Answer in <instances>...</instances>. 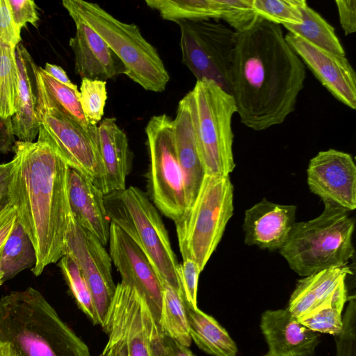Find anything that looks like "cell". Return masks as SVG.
I'll list each match as a JSON object with an SVG mask.
<instances>
[{
  "mask_svg": "<svg viewBox=\"0 0 356 356\" xmlns=\"http://www.w3.org/2000/svg\"><path fill=\"white\" fill-rule=\"evenodd\" d=\"M306 76L305 65L280 25L259 17L236 32L231 95L247 127L263 131L282 124L295 110Z\"/></svg>",
  "mask_w": 356,
  "mask_h": 356,
  "instance_id": "cell-1",
  "label": "cell"
},
{
  "mask_svg": "<svg viewBox=\"0 0 356 356\" xmlns=\"http://www.w3.org/2000/svg\"><path fill=\"white\" fill-rule=\"evenodd\" d=\"M8 200L17 221L29 237L36 256L31 269L40 275L65 254L72 218L70 168L42 142H15Z\"/></svg>",
  "mask_w": 356,
  "mask_h": 356,
  "instance_id": "cell-2",
  "label": "cell"
},
{
  "mask_svg": "<svg viewBox=\"0 0 356 356\" xmlns=\"http://www.w3.org/2000/svg\"><path fill=\"white\" fill-rule=\"evenodd\" d=\"M0 341L20 356H91L87 344L35 289L0 298Z\"/></svg>",
  "mask_w": 356,
  "mask_h": 356,
  "instance_id": "cell-3",
  "label": "cell"
},
{
  "mask_svg": "<svg viewBox=\"0 0 356 356\" xmlns=\"http://www.w3.org/2000/svg\"><path fill=\"white\" fill-rule=\"evenodd\" d=\"M324 205L318 217L295 222L286 241L279 250L291 269L302 277L347 266L354 255V219L341 208Z\"/></svg>",
  "mask_w": 356,
  "mask_h": 356,
  "instance_id": "cell-4",
  "label": "cell"
},
{
  "mask_svg": "<svg viewBox=\"0 0 356 356\" xmlns=\"http://www.w3.org/2000/svg\"><path fill=\"white\" fill-rule=\"evenodd\" d=\"M73 20L87 24L106 42L126 68V75L145 90H165L169 74L155 47L135 24L123 22L99 5L83 0H63Z\"/></svg>",
  "mask_w": 356,
  "mask_h": 356,
  "instance_id": "cell-5",
  "label": "cell"
},
{
  "mask_svg": "<svg viewBox=\"0 0 356 356\" xmlns=\"http://www.w3.org/2000/svg\"><path fill=\"white\" fill-rule=\"evenodd\" d=\"M111 222L124 232L143 251L162 284L183 294L178 264L168 232L157 209L138 188L129 186L104 195Z\"/></svg>",
  "mask_w": 356,
  "mask_h": 356,
  "instance_id": "cell-6",
  "label": "cell"
},
{
  "mask_svg": "<svg viewBox=\"0 0 356 356\" xmlns=\"http://www.w3.org/2000/svg\"><path fill=\"white\" fill-rule=\"evenodd\" d=\"M186 95L205 175L229 176L235 168L232 120L236 107L233 97L206 79L197 81Z\"/></svg>",
  "mask_w": 356,
  "mask_h": 356,
  "instance_id": "cell-7",
  "label": "cell"
},
{
  "mask_svg": "<svg viewBox=\"0 0 356 356\" xmlns=\"http://www.w3.org/2000/svg\"><path fill=\"white\" fill-rule=\"evenodd\" d=\"M233 200L229 176L205 175L193 204L175 221L183 260H193L201 272L233 216Z\"/></svg>",
  "mask_w": 356,
  "mask_h": 356,
  "instance_id": "cell-8",
  "label": "cell"
},
{
  "mask_svg": "<svg viewBox=\"0 0 356 356\" xmlns=\"http://www.w3.org/2000/svg\"><path fill=\"white\" fill-rule=\"evenodd\" d=\"M177 24L183 63L197 81L211 80L231 95L236 32L210 20L183 21Z\"/></svg>",
  "mask_w": 356,
  "mask_h": 356,
  "instance_id": "cell-9",
  "label": "cell"
},
{
  "mask_svg": "<svg viewBox=\"0 0 356 356\" xmlns=\"http://www.w3.org/2000/svg\"><path fill=\"white\" fill-rule=\"evenodd\" d=\"M150 156V187L159 210L175 221L187 208L183 174L177 157L172 119L166 114L152 116L145 127Z\"/></svg>",
  "mask_w": 356,
  "mask_h": 356,
  "instance_id": "cell-10",
  "label": "cell"
},
{
  "mask_svg": "<svg viewBox=\"0 0 356 356\" xmlns=\"http://www.w3.org/2000/svg\"><path fill=\"white\" fill-rule=\"evenodd\" d=\"M37 114L40 123L37 141L47 144L70 168L97 186L103 176L97 125L86 129L54 108L38 109Z\"/></svg>",
  "mask_w": 356,
  "mask_h": 356,
  "instance_id": "cell-11",
  "label": "cell"
},
{
  "mask_svg": "<svg viewBox=\"0 0 356 356\" xmlns=\"http://www.w3.org/2000/svg\"><path fill=\"white\" fill-rule=\"evenodd\" d=\"M101 326L108 336L105 347L122 343L129 356H152L159 327L145 300L134 288L117 284Z\"/></svg>",
  "mask_w": 356,
  "mask_h": 356,
  "instance_id": "cell-12",
  "label": "cell"
},
{
  "mask_svg": "<svg viewBox=\"0 0 356 356\" xmlns=\"http://www.w3.org/2000/svg\"><path fill=\"white\" fill-rule=\"evenodd\" d=\"M65 254L71 256L77 264L90 292L98 325H101L116 287L112 277V260L109 253L73 216L67 236Z\"/></svg>",
  "mask_w": 356,
  "mask_h": 356,
  "instance_id": "cell-13",
  "label": "cell"
},
{
  "mask_svg": "<svg viewBox=\"0 0 356 356\" xmlns=\"http://www.w3.org/2000/svg\"><path fill=\"white\" fill-rule=\"evenodd\" d=\"M108 243L110 257L122 282L134 288L145 300L159 325L163 284L152 264L137 244L113 222Z\"/></svg>",
  "mask_w": 356,
  "mask_h": 356,
  "instance_id": "cell-14",
  "label": "cell"
},
{
  "mask_svg": "<svg viewBox=\"0 0 356 356\" xmlns=\"http://www.w3.org/2000/svg\"><path fill=\"white\" fill-rule=\"evenodd\" d=\"M307 184L324 204L346 211L356 208V166L352 156L334 149L319 152L309 163Z\"/></svg>",
  "mask_w": 356,
  "mask_h": 356,
  "instance_id": "cell-15",
  "label": "cell"
},
{
  "mask_svg": "<svg viewBox=\"0 0 356 356\" xmlns=\"http://www.w3.org/2000/svg\"><path fill=\"white\" fill-rule=\"evenodd\" d=\"M285 39L304 65L338 101L356 108V74L346 56L321 48L288 33Z\"/></svg>",
  "mask_w": 356,
  "mask_h": 356,
  "instance_id": "cell-16",
  "label": "cell"
},
{
  "mask_svg": "<svg viewBox=\"0 0 356 356\" xmlns=\"http://www.w3.org/2000/svg\"><path fill=\"white\" fill-rule=\"evenodd\" d=\"M297 207L264 198L245 211L244 243L261 249L280 250L296 222Z\"/></svg>",
  "mask_w": 356,
  "mask_h": 356,
  "instance_id": "cell-17",
  "label": "cell"
},
{
  "mask_svg": "<svg viewBox=\"0 0 356 356\" xmlns=\"http://www.w3.org/2000/svg\"><path fill=\"white\" fill-rule=\"evenodd\" d=\"M75 35L69 44L74 56V71L81 79L106 81L119 74H126V68L102 37L83 22L74 20Z\"/></svg>",
  "mask_w": 356,
  "mask_h": 356,
  "instance_id": "cell-18",
  "label": "cell"
},
{
  "mask_svg": "<svg viewBox=\"0 0 356 356\" xmlns=\"http://www.w3.org/2000/svg\"><path fill=\"white\" fill-rule=\"evenodd\" d=\"M260 328L272 356H313L320 335L302 325L286 309L266 310Z\"/></svg>",
  "mask_w": 356,
  "mask_h": 356,
  "instance_id": "cell-19",
  "label": "cell"
},
{
  "mask_svg": "<svg viewBox=\"0 0 356 356\" xmlns=\"http://www.w3.org/2000/svg\"><path fill=\"white\" fill-rule=\"evenodd\" d=\"M98 149L103 176L97 187L104 195L126 188L131 167V153L124 131L114 118H106L97 125Z\"/></svg>",
  "mask_w": 356,
  "mask_h": 356,
  "instance_id": "cell-20",
  "label": "cell"
},
{
  "mask_svg": "<svg viewBox=\"0 0 356 356\" xmlns=\"http://www.w3.org/2000/svg\"><path fill=\"white\" fill-rule=\"evenodd\" d=\"M69 200L76 222L91 233L103 245L110 236L104 194L90 179L70 168L68 177Z\"/></svg>",
  "mask_w": 356,
  "mask_h": 356,
  "instance_id": "cell-21",
  "label": "cell"
},
{
  "mask_svg": "<svg viewBox=\"0 0 356 356\" xmlns=\"http://www.w3.org/2000/svg\"><path fill=\"white\" fill-rule=\"evenodd\" d=\"M172 134L177 157L184 177L188 209L196 199L205 172L197 149L186 95L179 101L176 116L172 119Z\"/></svg>",
  "mask_w": 356,
  "mask_h": 356,
  "instance_id": "cell-22",
  "label": "cell"
},
{
  "mask_svg": "<svg viewBox=\"0 0 356 356\" xmlns=\"http://www.w3.org/2000/svg\"><path fill=\"white\" fill-rule=\"evenodd\" d=\"M15 56L19 70V84L15 113L12 117L13 132L20 141L33 142L40 129L36 110V65L21 43L15 48Z\"/></svg>",
  "mask_w": 356,
  "mask_h": 356,
  "instance_id": "cell-23",
  "label": "cell"
},
{
  "mask_svg": "<svg viewBox=\"0 0 356 356\" xmlns=\"http://www.w3.org/2000/svg\"><path fill=\"white\" fill-rule=\"evenodd\" d=\"M352 274L348 266L332 267L298 281L286 309L298 320L320 304L337 284Z\"/></svg>",
  "mask_w": 356,
  "mask_h": 356,
  "instance_id": "cell-24",
  "label": "cell"
},
{
  "mask_svg": "<svg viewBox=\"0 0 356 356\" xmlns=\"http://www.w3.org/2000/svg\"><path fill=\"white\" fill-rule=\"evenodd\" d=\"M184 305L191 340L200 349L212 356L236 355V343L213 316L185 301Z\"/></svg>",
  "mask_w": 356,
  "mask_h": 356,
  "instance_id": "cell-25",
  "label": "cell"
},
{
  "mask_svg": "<svg viewBox=\"0 0 356 356\" xmlns=\"http://www.w3.org/2000/svg\"><path fill=\"white\" fill-rule=\"evenodd\" d=\"M38 109L54 108L72 118L86 129L94 126L86 119L79 103V91L73 90L49 75L42 67H35Z\"/></svg>",
  "mask_w": 356,
  "mask_h": 356,
  "instance_id": "cell-26",
  "label": "cell"
},
{
  "mask_svg": "<svg viewBox=\"0 0 356 356\" xmlns=\"http://www.w3.org/2000/svg\"><path fill=\"white\" fill-rule=\"evenodd\" d=\"M345 281L346 278L342 279L320 304L299 321L315 332L339 336L343 327L341 313L348 299Z\"/></svg>",
  "mask_w": 356,
  "mask_h": 356,
  "instance_id": "cell-27",
  "label": "cell"
},
{
  "mask_svg": "<svg viewBox=\"0 0 356 356\" xmlns=\"http://www.w3.org/2000/svg\"><path fill=\"white\" fill-rule=\"evenodd\" d=\"M300 8L302 22L299 26H284L289 33L301 37L325 50L346 56L334 28L318 13L309 7L306 1L301 0Z\"/></svg>",
  "mask_w": 356,
  "mask_h": 356,
  "instance_id": "cell-28",
  "label": "cell"
},
{
  "mask_svg": "<svg viewBox=\"0 0 356 356\" xmlns=\"http://www.w3.org/2000/svg\"><path fill=\"white\" fill-rule=\"evenodd\" d=\"M146 5L157 10L165 20L183 21L221 19L219 0H146Z\"/></svg>",
  "mask_w": 356,
  "mask_h": 356,
  "instance_id": "cell-29",
  "label": "cell"
},
{
  "mask_svg": "<svg viewBox=\"0 0 356 356\" xmlns=\"http://www.w3.org/2000/svg\"><path fill=\"white\" fill-rule=\"evenodd\" d=\"M161 332L181 345L191 344L183 294L163 284L162 304L159 322Z\"/></svg>",
  "mask_w": 356,
  "mask_h": 356,
  "instance_id": "cell-30",
  "label": "cell"
},
{
  "mask_svg": "<svg viewBox=\"0 0 356 356\" xmlns=\"http://www.w3.org/2000/svg\"><path fill=\"white\" fill-rule=\"evenodd\" d=\"M36 263L33 245L20 224L16 221L3 248L1 270L3 282L8 281Z\"/></svg>",
  "mask_w": 356,
  "mask_h": 356,
  "instance_id": "cell-31",
  "label": "cell"
},
{
  "mask_svg": "<svg viewBox=\"0 0 356 356\" xmlns=\"http://www.w3.org/2000/svg\"><path fill=\"white\" fill-rule=\"evenodd\" d=\"M19 70L15 49L0 40V117H13L18 94Z\"/></svg>",
  "mask_w": 356,
  "mask_h": 356,
  "instance_id": "cell-32",
  "label": "cell"
},
{
  "mask_svg": "<svg viewBox=\"0 0 356 356\" xmlns=\"http://www.w3.org/2000/svg\"><path fill=\"white\" fill-rule=\"evenodd\" d=\"M58 266L78 307L94 325H98L90 292L74 259L65 254L59 260Z\"/></svg>",
  "mask_w": 356,
  "mask_h": 356,
  "instance_id": "cell-33",
  "label": "cell"
},
{
  "mask_svg": "<svg viewBox=\"0 0 356 356\" xmlns=\"http://www.w3.org/2000/svg\"><path fill=\"white\" fill-rule=\"evenodd\" d=\"M301 0H252L256 14L275 24L299 26L302 22Z\"/></svg>",
  "mask_w": 356,
  "mask_h": 356,
  "instance_id": "cell-34",
  "label": "cell"
},
{
  "mask_svg": "<svg viewBox=\"0 0 356 356\" xmlns=\"http://www.w3.org/2000/svg\"><path fill=\"white\" fill-rule=\"evenodd\" d=\"M79 99L88 122L97 125L101 121L107 99L106 81L82 79Z\"/></svg>",
  "mask_w": 356,
  "mask_h": 356,
  "instance_id": "cell-35",
  "label": "cell"
},
{
  "mask_svg": "<svg viewBox=\"0 0 356 356\" xmlns=\"http://www.w3.org/2000/svg\"><path fill=\"white\" fill-rule=\"evenodd\" d=\"M221 19L238 33L251 27L260 17L252 8V0H219Z\"/></svg>",
  "mask_w": 356,
  "mask_h": 356,
  "instance_id": "cell-36",
  "label": "cell"
},
{
  "mask_svg": "<svg viewBox=\"0 0 356 356\" xmlns=\"http://www.w3.org/2000/svg\"><path fill=\"white\" fill-rule=\"evenodd\" d=\"M201 270L195 261L192 259L183 260L179 265L178 273L186 303L193 308H197V286Z\"/></svg>",
  "mask_w": 356,
  "mask_h": 356,
  "instance_id": "cell-37",
  "label": "cell"
},
{
  "mask_svg": "<svg viewBox=\"0 0 356 356\" xmlns=\"http://www.w3.org/2000/svg\"><path fill=\"white\" fill-rule=\"evenodd\" d=\"M13 20L19 30L27 23L37 26L39 15L32 0H7Z\"/></svg>",
  "mask_w": 356,
  "mask_h": 356,
  "instance_id": "cell-38",
  "label": "cell"
},
{
  "mask_svg": "<svg viewBox=\"0 0 356 356\" xmlns=\"http://www.w3.org/2000/svg\"><path fill=\"white\" fill-rule=\"evenodd\" d=\"M20 33L7 0H0V40L15 49L21 41Z\"/></svg>",
  "mask_w": 356,
  "mask_h": 356,
  "instance_id": "cell-39",
  "label": "cell"
},
{
  "mask_svg": "<svg viewBox=\"0 0 356 356\" xmlns=\"http://www.w3.org/2000/svg\"><path fill=\"white\" fill-rule=\"evenodd\" d=\"M152 356H195L188 347L163 335L161 331L152 342Z\"/></svg>",
  "mask_w": 356,
  "mask_h": 356,
  "instance_id": "cell-40",
  "label": "cell"
},
{
  "mask_svg": "<svg viewBox=\"0 0 356 356\" xmlns=\"http://www.w3.org/2000/svg\"><path fill=\"white\" fill-rule=\"evenodd\" d=\"M16 221L15 210L13 207L8 203L0 212V286L4 282L1 270L3 250Z\"/></svg>",
  "mask_w": 356,
  "mask_h": 356,
  "instance_id": "cell-41",
  "label": "cell"
},
{
  "mask_svg": "<svg viewBox=\"0 0 356 356\" xmlns=\"http://www.w3.org/2000/svg\"><path fill=\"white\" fill-rule=\"evenodd\" d=\"M339 22L346 35L356 31V1H335Z\"/></svg>",
  "mask_w": 356,
  "mask_h": 356,
  "instance_id": "cell-42",
  "label": "cell"
},
{
  "mask_svg": "<svg viewBox=\"0 0 356 356\" xmlns=\"http://www.w3.org/2000/svg\"><path fill=\"white\" fill-rule=\"evenodd\" d=\"M15 142L12 118L0 117V152L7 154L13 152Z\"/></svg>",
  "mask_w": 356,
  "mask_h": 356,
  "instance_id": "cell-43",
  "label": "cell"
},
{
  "mask_svg": "<svg viewBox=\"0 0 356 356\" xmlns=\"http://www.w3.org/2000/svg\"><path fill=\"white\" fill-rule=\"evenodd\" d=\"M13 167V160L0 164V212L8 204V195Z\"/></svg>",
  "mask_w": 356,
  "mask_h": 356,
  "instance_id": "cell-44",
  "label": "cell"
},
{
  "mask_svg": "<svg viewBox=\"0 0 356 356\" xmlns=\"http://www.w3.org/2000/svg\"><path fill=\"white\" fill-rule=\"evenodd\" d=\"M44 70L52 78L69 88L78 90L76 85L73 83L67 76L65 70L60 66L47 63Z\"/></svg>",
  "mask_w": 356,
  "mask_h": 356,
  "instance_id": "cell-45",
  "label": "cell"
},
{
  "mask_svg": "<svg viewBox=\"0 0 356 356\" xmlns=\"http://www.w3.org/2000/svg\"><path fill=\"white\" fill-rule=\"evenodd\" d=\"M99 356H129V354L122 343H117L109 347H104Z\"/></svg>",
  "mask_w": 356,
  "mask_h": 356,
  "instance_id": "cell-46",
  "label": "cell"
},
{
  "mask_svg": "<svg viewBox=\"0 0 356 356\" xmlns=\"http://www.w3.org/2000/svg\"><path fill=\"white\" fill-rule=\"evenodd\" d=\"M0 356H20V355L10 342L0 341Z\"/></svg>",
  "mask_w": 356,
  "mask_h": 356,
  "instance_id": "cell-47",
  "label": "cell"
},
{
  "mask_svg": "<svg viewBox=\"0 0 356 356\" xmlns=\"http://www.w3.org/2000/svg\"><path fill=\"white\" fill-rule=\"evenodd\" d=\"M261 356H272L271 354L268 351L266 354L261 355Z\"/></svg>",
  "mask_w": 356,
  "mask_h": 356,
  "instance_id": "cell-48",
  "label": "cell"
}]
</instances>
